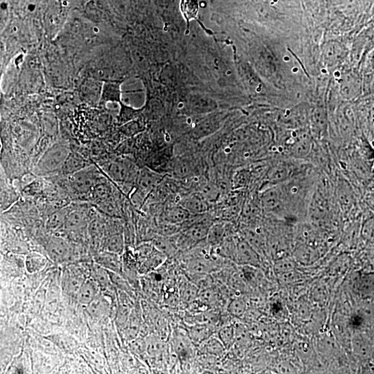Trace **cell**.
Returning <instances> with one entry per match:
<instances>
[{
	"label": "cell",
	"instance_id": "obj_1",
	"mask_svg": "<svg viewBox=\"0 0 374 374\" xmlns=\"http://www.w3.org/2000/svg\"><path fill=\"white\" fill-rule=\"evenodd\" d=\"M66 147H56L49 149L41 158L37 168L41 174L52 173L64 165L69 155Z\"/></svg>",
	"mask_w": 374,
	"mask_h": 374
},
{
	"label": "cell",
	"instance_id": "obj_2",
	"mask_svg": "<svg viewBox=\"0 0 374 374\" xmlns=\"http://www.w3.org/2000/svg\"><path fill=\"white\" fill-rule=\"evenodd\" d=\"M138 173L131 162L127 159H118L111 163L108 167V174L118 183H136Z\"/></svg>",
	"mask_w": 374,
	"mask_h": 374
},
{
	"label": "cell",
	"instance_id": "obj_3",
	"mask_svg": "<svg viewBox=\"0 0 374 374\" xmlns=\"http://www.w3.org/2000/svg\"><path fill=\"white\" fill-rule=\"evenodd\" d=\"M234 262L243 266L259 267L261 265L259 252L245 238L236 241Z\"/></svg>",
	"mask_w": 374,
	"mask_h": 374
},
{
	"label": "cell",
	"instance_id": "obj_4",
	"mask_svg": "<svg viewBox=\"0 0 374 374\" xmlns=\"http://www.w3.org/2000/svg\"><path fill=\"white\" fill-rule=\"evenodd\" d=\"M99 180L97 171L91 167L73 173L72 177L74 187L80 193L92 191V188L99 183Z\"/></svg>",
	"mask_w": 374,
	"mask_h": 374
},
{
	"label": "cell",
	"instance_id": "obj_5",
	"mask_svg": "<svg viewBox=\"0 0 374 374\" xmlns=\"http://www.w3.org/2000/svg\"><path fill=\"white\" fill-rule=\"evenodd\" d=\"M49 258L56 263H63L72 257V250L68 242L61 238H53L47 245Z\"/></svg>",
	"mask_w": 374,
	"mask_h": 374
},
{
	"label": "cell",
	"instance_id": "obj_6",
	"mask_svg": "<svg viewBox=\"0 0 374 374\" xmlns=\"http://www.w3.org/2000/svg\"><path fill=\"white\" fill-rule=\"evenodd\" d=\"M162 181V176L150 170L144 169L138 173L135 185L140 196L146 198Z\"/></svg>",
	"mask_w": 374,
	"mask_h": 374
},
{
	"label": "cell",
	"instance_id": "obj_7",
	"mask_svg": "<svg viewBox=\"0 0 374 374\" xmlns=\"http://www.w3.org/2000/svg\"><path fill=\"white\" fill-rule=\"evenodd\" d=\"M180 204L187 209L192 215L206 214L210 209V202L207 201L200 193H193L187 195Z\"/></svg>",
	"mask_w": 374,
	"mask_h": 374
},
{
	"label": "cell",
	"instance_id": "obj_8",
	"mask_svg": "<svg viewBox=\"0 0 374 374\" xmlns=\"http://www.w3.org/2000/svg\"><path fill=\"white\" fill-rule=\"evenodd\" d=\"M192 214L180 204H171L164 210L163 219L164 223L181 225L187 220L190 219Z\"/></svg>",
	"mask_w": 374,
	"mask_h": 374
},
{
	"label": "cell",
	"instance_id": "obj_9",
	"mask_svg": "<svg viewBox=\"0 0 374 374\" xmlns=\"http://www.w3.org/2000/svg\"><path fill=\"white\" fill-rule=\"evenodd\" d=\"M173 337V344L175 352L180 359H188L192 353V342L188 335L176 331Z\"/></svg>",
	"mask_w": 374,
	"mask_h": 374
},
{
	"label": "cell",
	"instance_id": "obj_10",
	"mask_svg": "<svg viewBox=\"0 0 374 374\" xmlns=\"http://www.w3.org/2000/svg\"><path fill=\"white\" fill-rule=\"evenodd\" d=\"M99 287L92 279L84 281L76 295L79 303L84 306H89L99 296Z\"/></svg>",
	"mask_w": 374,
	"mask_h": 374
},
{
	"label": "cell",
	"instance_id": "obj_11",
	"mask_svg": "<svg viewBox=\"0 0 374 374\" xmlns=\"http://www.w3.org/2000/svg\"><path fill=\"white\" fill-rule=\"evenodd\" d=\"M214 329L212 324H198L192 326L188 330V336L193 344H201L212 337Z\"/></svg>",
	"mask_w": 374,
	"mask_h": 374
},
{
	"label": "cell",
	"instance_id": "obj_12",
	"mask_svg": "<svg viewBox=\"0 0 374 374\" xmlns=\"http://www.w3.org/2000/svg\"><path fill=\"white\" fill-rule=\"evenodd\" d=\"M227 223H213L207 235V241L212 247L219 246L228 237Z\"/></svg>",
	"mask_w": 374,
	"mask_h": 374
},
{
	"label": "cell",
	"instance_id": "obj_13",
	"mask_svg": "<svg viewBox=\"0 0 374 374\" xmlns=\"http://www.w3.org/2000/svg\"><path fill=\"white\" fill-rule=\"evenodd\" d=\"M87 221L86 214L83 211H72L68 214L63 227L71 231L80 230L87 225Z\"/></svg>",
	"mask_w": 374,
	"mask_h": 374
},
{
	"label": "cell",
	"instance_id": "obj_14",
	"mask_svg": "<svg viewBox=\"0 0 374 374\" xmlns=\"http://www.w3.org/2000/svg\"><path fill=\"white\" fill-rule=\"evenodd\" d=\"M97 263L101 266L109 269L112 272H121V264L120 262L119 255L111 252H106L98 256L97 259Z\"/></svg>",
	"mask_w": 374,
	"mask_h": 374
},
{
	"label": "cell",
	"instance_id": "obj_15",
	"mask_svg": "<svg viewBox=\"0 0 374 374\" xmlns=\"http://www.w3.org/2000/svg\"><path fill=\"white\" fill-rule=\"evenodd\" d=\"M200 345L202 352L219 358L223 356L227 351L219 337H213L212 336L202 342Z\"/></svg>",
	"mask_w": 374,
	"mask_h": 374
},
{
	"label": "cell",
	"instance_id": "obj_16",
	"mask_svg": "<svg viewBox=\"0 0 374 374\" xmlns=\"http://www.w3.org/2000/svg\"><path fill=\"white\" fill-rule=\"evenodd\" d=\"M197 300L204 306H214L219 300V293L216 288L209 287L199 292Z\"/></svg>",
	"mask_w": 374,
	"mask_h": 374
},
{
	"label": "cell",
	"instance_id": "obj_17",
	"mask_svg": "<svg viewBox=\"0 0 374 374\" xmlns=\"http://www.w3.org/2000/svg\"><path fill=\"white\" fill-rule=\"evenodd\" d=\"M70 212L69 209H63L51 214L47 223L48 229L56 230L60 227H64L65 221Z\"/></svg>",
	"mask_w": 374,
	"mask_h": 374
},
{
	"label": "cell",
	"instance_id": "obj_18",
	"mask_svg": "<svg viewBox=\"0 0 374 374\" xmlns=\"http://www.w3.org/2000/svg\"><path fill=\"white\" fill-rule=\"evenodd\" d=\"M47 260L37 253L30 254L26 260V266L31 273L37 272L45 266Z\"/></svg>",
	"mask_w": 374,
	"mask_h": 374
},
{
	"label": "cell",
	"instance_id": "obj_19",
	"mask_svg": "<svg viewBox=\"0 0 374 374\" xmlns=\"http://www.w3.org/2000/svg\"><path fill=\"white\" fill-rule=\"evenodd\" d=\"M218 337L226 350L230 349L235 341V331L231 326H224L221 328L218 334Z\"/></svg>",
	"mask_w": 374,
	"mask_h": 374
},
{
	"label": "cell",
	"instance_id": "obj_20",
	"mask_svg": "<svg viewBox=\"0 0 374 374\" xmlns=\"http://www.w3.org/2000/svg\"><path fill=\"white\" fill-rule=\"evenodd\" d=\"M84 164L85 163L83 159L80 157H77L75 154L72 153L69 154L63 168L66 173H75L86 168Z\"/></svg>",
	"mask_w": 374,
	"mask_h": 374
},
{
	"label": "cell",
	"instance_id": "obj_21",
	"mask_svg": "<svg viewBox=\"0 0 374 374\" xmlns=\"http://www.w3.org/2000/svg\"><path fill=\"white\" fill-rule=\"evenodd\" d=\"M108 252L120 255L124 249V238L121 234H116L110 236L106 243Z\"/></svg>",
	"mask_w": 374,
	"mask_h": 374
},
{
	"label": "cell",
	"instance_id": "obj_22",
	"mask_svg": "<svg viewBox=\"0 0 374 374\" xmlns=\"http://www.w3.org/2000/svg\"><path fill=\"white\" fill-rule=\"evenodd\" d=\"M87 308L89 313L92 316L102 317L108 311V305L104 298L98 296L89 306H87Z\"/></svg>",
	"mask_w": 374,
	"mask_h": 374
},
{
	"label": "cell",
	"instance_id": "obj_23",
	"mask_svg": "<svg viewBox=\"0 0 374 374\" xmlns=\"http://www.w3.org/2000/svg\"><path fill=\"white\" fill-rule=\"evenodd\" d=\"M180 8L187 21H189L198 14V0H181Z\"/></svg>",
	"mask_w": 374,
	"mask_h": 374
},
{
	"label": "cell",
	"instance_id": "obj_24",
	"mask_svg": "<svg viewBox=\"0 0 374 374\" xmlns=\"http://www.w3.org/2000/svg\"><path fill=\"white\" fill-rule=\"evenodd\" d=\"M181 299L185 303H193L198 298V287L192 283H187L181 288Z\"/></svg>",
	"mask_w": 374,
	"mask_h": 374
},
{
	"label": "cell",
	"instance_id": "obj_25",
	"mask_svg": "<svg viewBox=\"0 0 374 374\" xmlns=\"http://www.w3.org/2000/svg\"><path fill=\"white\" fill-rule=\"evenodd\" d=\"M93 280L99 287L106 288L109 285L111 279L109 272L104 267L97 265L93 270Z\"/></svg>",
	"mask_w": 374,
	"mask_h": 374
},
{
	"label": "cell",
	"instance_id": "obj_26",
	"mask_svg": "<svg viewBox=\"0 0 374 374\" xmlns=\"http://www.w3.org/2000/svg\"><path fill=\"white\" fill-rule=\"evenodd\" d=\"M246 310V303L243 299L236 298L228 304L227 311L235 317L243 316Z\"/></svg>",
	"mask_w": 374,
	"mask_h": 374
},
{
	"label": "cell",
	"instance_id": "obj_27",
	"mask_svg": "<svg viewBox=\"0 0 374 374\" xmlns=\"http://www.w3.org/2000/svg\"><path fill=\"white\" fill-rule=\"evenodd\" d=\"M111 188L106 184L99 183L92 188V193L97 201L102 202L111 196Z\"/></svg>",
	"mask_w": 374,
	"mask_h": 374
},
{
	"label": "cell",
	"instance_id": "obj_28",
	"mask_svg": "<svg viewBox=\"0 0 374 374\" xmlns=\"http://www.w3.org/2000/svg\"><path fill=\"white\" fill-rule=\"evenodd\" d=\"M251 180V174L248 170H241L234 175L233 178V187L234 188H245L250 183Z\"/></svg>",
	"mask_w": 374,
	"mask_h": 374
},
{
	"label": "cell",
	"instance_id": "obj_29",
	"mask_svg": "<svg viewBox=\"0 0 374 374\" xmlns=\"http://www.w3.org/2000/svg\"><path fill=\"white\" fill-rule=\"evenodd\" d=\"M207 201L210 202L216 201L220 195V191L217 187L210 183L202 185L198 192Z\"/></svg>",
	"mask_w": 374,
	"mask_h": 374
},
{
	"label": "cell",
	"instance_id": "obj_30",
	"mask_svg": "<svg viewBox=\"0 0 374 374\" xmlns=\"http://www.w3.org/2000/svg\"><path fill=\"white\" fill-rule=\"evenodd\" d=\"M164 349V345L159 339L151 338L147 342V353L152 358L160 356Z\"/></svg>",
	"mask_w": 374,
	"mask_h": 374
},
{
	"label": "cell",
	"instance_id": "obj_31",
	"mask_svg": "<svg viewBox=\"0 0 374 374\" xmlns=\"http://www.w3.org/2000/svg\"><path fill=\"white\" fill-rule=\"evenodd\" d=\"M293 265L294 264H293V262H291V260L282 259V260L279 261L277 263H276L275 271L276 272H279V273L286 272L293 269Z\"/></svg>",
	"mask_w": 374,
	"mask_h": 374
},
{
	"label": "cell",
	"instance_id": "obj_32",
	"mask_svg": "<svg viewBox=\"0 0 374 374\" xmlns=\"http://www.w3.org/2000/svg\"><path fill=\"white\" fill-rule=\"evenodd\" d=\"M138 111L133 109V108L125 107V109L123 112V119L125 121H129L130 119H133L134 117L136 116Z\"/></svg>",
	"mask_w": 374,
	"mask_h": 374
},
{
	"label": "cell",
	"instance_id": "obj_33",
	"mask_svg": "<svg viewBox=\"0 0 374 374\" xmlns=\"http://www.w3.org/2000/svg\"><path fill=\"white\" fill-rule=\"evenodd\" d=\"M132 346H133L134 351L137 353H142L144 349H147V343L140 339L134 341Z\"/></svg>",
	"mask_w": 374,
	"mask_h": 374
}]
</instances>
